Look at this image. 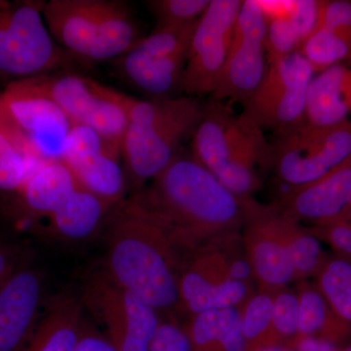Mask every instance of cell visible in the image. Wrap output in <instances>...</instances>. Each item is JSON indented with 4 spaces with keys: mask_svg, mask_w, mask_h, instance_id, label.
<instances>
[{
    "mask_svg": "<svg viewBox=\"0 0 351 351\" xmlns=\"http://www.w3.org/2000/svg\"><path fill=\"white\" fill-rule=\"evenodd\" d=\"M106 261L101 269L159 314L179 308L182 262L169 233L135 195L119 203L105 225Z\"/></svg>",
    "mask_w": 351,
    "mask_h": 351,
    "instance_id": "6da1fadb",
    "label": "cell"
},
{
    "mask_svg": "<svg viewBox=\"0 0 351 351\" xmlns=\"http://www.w3.org/2000/svg\"><path fill=\"white\" fill-rule=\"evenodd\" d=\"M134 195L166 228L178 250L195 251L203 239L245 219L243 200L233 195L182 149L145 189Z\"/></svg>",
    "mask_w": 351,
    "mask_h": 351,
    "instance_id": "7a4b0ae2",
    "label": "cell"
},
{
    "mask_svg": "<svg viewBox=\"0 0 351 351\" xmlns=\"http://www.w3.org/2000/svg\"><path fill=\"white\" fill-rule=\"evenodd\" d=\"M100 89L125 113L123 167L127 184L138 191L184 149V141L193 138L205 104L189 96L140 100L101 83Z\"/></svg>",
    "mask_w": 351,
    "mask_h": 351,
    "instance_id": "3957f363",
    "label": "cell"
},
{
    "mask_svg": "<svg viewBox=\"0 0 351 351\" xmlns=\"http://www.w3.org/2000/svg\"><path fill=\"white\" fill-rule=\"evenodd\" d=\"M43 13L58 45L80 64L114 61L143 38L130 8L119 0H50Z\"/></svg>",
    "mask_w": 351,
    "mask_h": 351,
    "instance_id": "277c9868",
    "label": "cell"
},
{
    "mask_svg": "<svg viewBox=\"0 0 351 351\" xmlns=\"http://www.w3.org/2000/svg\"><path fill=\"white\" fill-rule=\"evenodd\" d=\"M43 6L44 1L0 0V80L7 85L71 71L80 63L51 36Z\"/></svg>",
    "mask_w": 351,
    "mask_h": 351,
    "instance_id": "5b68a950",
    "label": "cell"
},
{
    "mask_svg": "<svg viewBox=\"0 0 351 351\" xmlns=\"http://www.w3.org/2000/svg\"><path fill=\"white\" fill-rule=\"evenodd\" d=\"M195 25L156 27L110 63L117 75L152 99L178 97L182 92L189 41Z\"/></svg>",
    "mask_w": 351,
    "mask_h": 351,
    "instance_id": "8992f818",
    "label": "cell"
},
{
    "mask_svg": "<svg viewBox=\"0 0 351 351\" xmlns=\"http://www.w3.org/2000/svg\"><path fill=\"white\" fill-rule=\"evenodd\" d=\"M274 165L289 188L311 184L351 156V122L318 126L306 120L276 133Z\"/></svg>",
    "mask_w": 351,
    "mask_h": 351,
    "instance_id": "52a82bcc",
    "label": "cell"
},
{
    "mask_svg": "<svg viewBox=\"0 0 351 351\" xmlns=\"http://www.w3.org/2000/svg\"><path fill=\"white\" fill-rule=\"evenodd\" d=\"M80 299L119 351H149L160 314L130 291L120 287L103 269L88 277Z\"/></svg>",
    "mask_w": 351,
    "mask_h": 351,
    "instance_id": "ba28073f",
    "label": "cell"
},
{
    "mask_svg": "<svg viewBox=\"0 0 351 351\" xmlns=\"http://www.w3.org/2000/svg\"><path fill=\"white\" fill-rule=\"evenodd\" d=\"M314 75L299 51L269 60L262 82L242 113L263 130L278 133L299 125L306 121L307 92Z\"/></svg>",
    "mask_w": 351,
    "mask_h": 351,
    "instance_id": "9c48e42d",
    "label": "cell"
},
{
    "mask_svg": "<svg viewBox=\"0 0 351 351\" xmlns=\"http://www.w3.org/2000/svg\"><path fill=\"white\" fill-rule=\"evenodd\" d=\"M267 19L258 1H243L212 100L244 105L251 98L267 69Z\"/></svg>",
    "mask_w": 351,
    "mask_h": 351,
    "instance_id": "30bf717a",
    "label": "cell"
},
{
    "mask_svg": "<svg viewBox=\"0 0 351 351\" xmlns=\"http://www.w3.org/2000/svg\"><path fill=\"white\" fill-rule=\"evenodd\" d=\"M0 106L43 162L61 160L73 124L36 77L6 85Z\"/></svg>",
    "mask_w": 351,
    "mask_h": 351,
    "instance_id": "8fae6325",
    "label": "cell"
},
{
    "mask_svg": "<svg viewBox=\"0 0 351 351\" xmlns=\"http://www.w3.org/2000/svg\"><path fill=\"white\" fill-rule=\"evenodd\" d=\"M243 1L211 0L196 22L189 41L182 92L189 97L212 95L226 63Z\"/></svg>",
    "mask_w": 351,
    "mask_h": 351,
    "instance_id": "7c38bea8",
    "label": "cell"
},
{
    "mask_svg": "<svg viewBox=\"0 0 351 351\" xmlns=\"http://www.w3.org/2000/svg\"><path fill=\"white\" fill-rule=\"evenodd\" d=\"M41 88L66 113L73 125L92 129L121 149L125 113L100 89V83L71 71L36 77Z\"/></svg>",
    "mask_w": 351,
    "mask_h": 351,
    "instance_id": "4fadbf2b",
    "label": "cell"
},
{
    "mask_svg": "<svg viewBox=\"0 0 351 351\" xmlns=\"http://www.w3.org/2000/svg\"><path fill=\"white\" fill-rule=\"evenodd\" d=\"M121 149L97 132L73 125L61 160L71 171L80 188L96 195L110 206L125 199V171L121 165Z\"/></svg>",
    "mask_w": 351,
    "mask_h": 351,
    "instance_id": "5bb4252c",
    "label": "cell"
},
{
    "mask_svg": "<svg viewBox=\"0 0 351 351\" xmlns=\"http://www.w3.org/2000/svg\"><path fill=\"white\" fill-rule=\"evenodd\" d=\"M45 278L20 265L0 285V351H24L45 307Z\"/></svg>",
    "mask_w": 351,
    "mask_h": 351,
    "instance_id": "9a60e30c",
    "label": "cell"
},
{
    "mask_svg": "<svg viewBox=\"0 0 351 351\" xmlns=\"http://www.w3.org/2000/svg\"><path fill=\"white\" fill-rule=\"evenodd\" d=\"M263 130L243 113L235 114L223 101L205 104L204 113L191 138L193 156L214 176Z\"/></svg>",
    "mask_w": 351,
    "mask_h": 351,
    "instance_id": "2e32d148",
    "label": "cell"
},
{
    "mask_svg": "<svg viewBox=\"0 0 351 351\" xmlns=\"http://www.w3.org/2000/svg\"><path fill=\"white\" fill-rule=\"evenodd\" d=\"M280 209L295 221L316 226L346 218L351 209V156L320 179L290 188Z\"/></svg>",
    "mask_w": 351,
    "mask_h": 351,
    "instance_id": "e0dca14e",
    "label": "cell"
},
{
    "mask_svg": "<svg viewBox=\"0 0 351 351\" xmlns=\"http://www.w3.org/2000/svg\"><path fill=\"white\" fill-rule=\"evenodd\" d=\"M77 186L63 161L41 164L18 191L6 195L4 211L11 218L36 226Z\"/></svg>",
    "mask_w": 351,
    "mask_h": 351,
    "instance_id": "ac0fdd59",
    "label": "cell"
},
{
    "mask_svg": "<svg viewBox=\"0 0 351 351\" xmlns=\"http://www.w3.org/2000/svg\"><path fill=\"white\" fill-rule=\"evenodd\" d=\"M114 207L77 186L36 226H40L44 234L59 241H84L105 228Z\"/></svg>",
    "mask_w": 351,
    "mask_h": 351,
    "instance_id": "d6986e66",
    "label": "cell"
},
{
    "mask_svg": "<svg viewBox=\"0 0 351 351\" xmlns=\"http://www.w3.org/2000/svg\"><path fill=\"white\" fill-rule=\"evenodd\" d=\"M306 120L318 126L351 122V61L314 75L307 92Z\"/></svg>",
    "mask_w": 351,
    "mask_h": 351,
    "instance_id": "ffe728a7",
    "label": "cell"
},
{
    "mask_svg": "<svg viewBox=\"0 0 351 351\" xmlns=\"http://www.w3.org/2000/svg\"><path fill=\"white\" fill-rule=\"evenodd\" d=\"M83 320L80 297L64 293L51 298L24 351H75Z\"/></svg>",
    "mask_w": 351,
    "mask_h": 351,
    "instance_id": "44dd1931",
    "label": "cell"
},
{
    "mask_svg": "<svg viewBox=\"0 0 351 351\" xmlns=\"http://www.w3.org/2000/svg\"><path fill=\"white\" fill-rule=\"evenodd\" d=\"M179 294V308L195 315L237 307L246 300L248 285L228 279L213 282L195 267L184 263L180 274Z\"/></svg>",
    "mask_w": 351,
    "mask_h": 351,
    "instance_id": "7402d4cb",
    "label": "cell"
},
{
    "mask_svg": "<svg viewBox=\"0 0 351 351\" xmlns=\"http://www.w3.org/2000/svg\"><path fill=\"white\" fill-rule=\"evenodd\" d=\"M43 163L0 106V193H15Z\"/></svg>",
    "mask_w": 351,
    "mask_h": 351,
    "instance_id": "603a6c76",
    "label": "cell"
},
{
    "mask_svg": "<svg viewBox=\"0 0 351 351\" xmlns=\"http://www.w3.org/2000/svg\"><path fill=\"white\" fill-rule=\"evenodd\" d=\"M297 337H320L339 343L351 335V327L343 322L329 306L317 287H304L300 294Z\"/></svg>",
    "mask_w": 351,
    "mask_h": 351,
    "instance_id": "cb8c5ba5",
    "label": "cell"
},
{
    "mask_svg": "<svg viewBox=\"0 0 351 351\" xmlns=\"http://www.w3.org/2000/svg\"><path fill=\"white\" fill-rule=\"evenodd\" d=\"M317 277L318 290L332 313L351 327V261L329 258Z\"/></svg>",
    "mask_w": 351,
    "mask_h": 351,
    "instance_id": "d4e9b609",
    "label": "cell"
},
{
    "mask_svg": "<svg viewBox=\"0 0 351 351\" xmlns=\"http://www.w3.org/2000/svg\"><path fill=\"white\" fill-rule=\"evenodd\" d=\"M299 52L314 73L351 61V36L332 29H316L302 43Z\"/></svg>",
    "mask_w": 351,
    "mask_h": 351,
    "instance_id": "484cf974",
    "label": "cell"
},
{
    "mask_svg": "<svg viewBox=\"0 0 351 351\" xmlns=\"http://www.w3.org/2000/svg\"><path fill=\"white\" fill-rule=\"evenodd\" d=\"M241 318V311L233 308L209 311L193 315L186 332L191 351H221V341Z\"/></svg>",
    "mask_w": 351,
    "mask_h": 351,
    "instance_id": "4316f807",
    "label": "cell"
},
{
    "mask_svg": "<svg viewBox=\"0 0 351 351\" xmlns=\"http://www.w3.org/2000/svg\"><path fill=\"white\" fill-rule=\"evenodd\" d=\"M293 226L288 237V250L294 267L295 277L304 278L318 274L329 257L323 250L320 240L314 233L298 230Z\"/></svg>",
    "mask_w": 351,
    "mask_h": 351,
    "instance_id": "83f0119b",
    "label": "cell"
},
{
    "mask_svg": "<svg viewBox=\"0 0 351 351\" xmlns=\"http://www.w3.org/2000/svg\"><path fill=\"white\" fill-rule=\"evenodd\" d=\"M272 314L274 297L267 293L253 295L246 302L240 320L247 350L265 346L267 332L271 331Z\"/></svg>",
    "mask_w": 351,
    "mask_h": 351,
    "instance_id": "f1b7e54d",
    "label": "cell"
},
{
    "mask_svg": "<svg viewBox=\"0 0 351 351\" xmlns=\"http://www.w3.org/2000/svg\"><path fill=\"white\" fill-rule=\"evenodd\" d=\"M210 0H152L147 2L156 27H186L199 20Z\"/></svg>",
    "mask_w": 351,
    "mask_h": 351,
    "instance_id": "f546056e",
    "label": "cell"
},
{
    "mask_svg": "<svg viewBox=\"0 0 351 351\" xmlns=\"http://www.w3.org/2000/svg\"><path fill=\"white\" fill-rule=\"evenodd\" d=\"M299 299L292 292H280L274 298L271 331L280 338H292L298 335Z\"/></svg>",
    "mask_w": 351,
    "mask_h": 351,
    "instance_id": "4dcf8cb0",
    "label": "cell"
},
{
    "mask_svg": "<svg viewBox=\"0 0 351 351\" xmlns=\"http://www.w3.org/2000/svg\"><path fill=\"white\" fill-rule=\"evenodd\" d=\"M316 29H332L351 36V1L320 0Z\"/></svg>",
    "mask_w": 351,
    "mask_h": 351,
    "instance_id": "1f68e13d",
    "label": "cell"
},
{
    "mask_svg": "<svg viewBox=\"0 0 351 351\" xmlns=\"http://www.w3.org/2000/svg\"><path fill=\"white\" fill-rule=\"evenodd\" d=\"M313 233L334 249L337 257L351 261V223L348 219H338L324 225L316 226Z\"/></svg>",
    "mask_w": 351,
    "mask_h": 351,
    "instance_id": "d6a6232c",
    "label": "cell"
},
{
    "mask_svg": "<svg viewBox=\"0 0 351 351\" xmlns=\"http://www.w3.org/2000/svg\"><path fill=\"white\" fill-rule=\"evenodd\" d=\"M149 351H191L186 330L172 321H161Z\"/></svg>",
    "mask_w": 351,
    "mask_h": 351,
    "instance_id": "836d02e7",
    "label": "cell"
},
{
    "mask_svg": "<svg viewBox=\"0 0 351 351\" xmlns=\"http://www.w3.org/2000/svg\"><path fill=\"white\" fill-rule=\"evenodd\" d=\"M75 351H119L104 332L83 320Z\"/></svg>",
    "mask_w": 351,
    "mask_h": 351,
    "instance_id": "e575fe53",
    "label": "cell"
},
{
    "mask_svg": "<svg viewBox=\"0 0 351 351\" xmlns=\"http://www.w3.org/2000/svg\"><path fill=\"white\" fill-rule=\"evenodd\" d=\"M341 346L320 337H295L293 351H341Z\"/></svg>",
    "mask_w": 351,
    "mask_h": 351,
    "instance_id": "d590c367",
    "label": "cell"
},
{
    "mask_svg": "<svg viewBox=\"0 0 351 351\" xmlns=\"http://www.w3.org/2000/svg\"><path fill=\"white\" fill-rule=\"evenodd\" d=\"M19 252L12 245L0 243V285L19 267Z\"/></svg>",
    "mask_w": 351,
    "mask_h": 351,
    "instance_id": "8d00e7d4",
    "label": "cell"
},
{
    "mask_svg": "<svg viewBox=\"0 0 351 351\" xmlns=\"http://www.w3.org/2000/svg\"><path fill=\"white\" fill-rule=\"evenodd\" d=\"M254 274L250 261L246 258H237L230 262L226 269V278L228 280L247 283Z\"/></svg>",
    "mask_w": 351,
    "mask_h": 351,
    "instance_id": "74e56055",
    "label": "cell"
},
{
    "mask_svg": "<svg viewBox=\"0 0 351 351\" xmlns=\"http://www.w3.org/2000/svg\"><path fill=\"white\" fill-rule=\"evenodd\" d=\"M341 351H351V343L350 345L345 346V348H341Z\"/></svg>",
    "mask_w": 351,
    "mask_h": 351,
    "instance_id": "f35d334b",
    "label": "cell"
},
{
    "mask_svg": "<svg viewBox=\"0 0 351 351\" xmlns=\"http://www.w3.org/2000/svg\"><path fill=\"white\" fill-rule=\"evenodd\" d=\"M346 219L351 223V209L350 210V212H348V215H346Z\"/></svg>",
    "mask_w": 351,
    "mask_h": 351,
    "instance_id": "ab89813d",
    "label": "cell"
}]
</instances>
